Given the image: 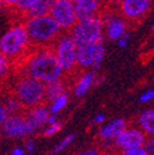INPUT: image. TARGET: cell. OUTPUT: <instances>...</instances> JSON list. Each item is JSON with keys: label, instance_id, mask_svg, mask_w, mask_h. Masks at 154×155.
<instances>
[{"label": "cell", "instance_id": "29", "mask_svg": "<svg viewBox=\"0 0 154 155\" xmlns=\"http://www.w3.org/2000/svg\"><path fill=\"white\" fill-rule=\"evenodd\" d=\"M0 114H2V116H0V121H2V124L10 117V113H9V111L5 108V106L4 105H2V108H0Z\"/></svg>", "mask_w": 154, "mask_h": 155}, {"label": "cell", "instance_id": "27", "mask_svg": "<svg viewBox=\"0 0 154 155\" xmlns=\"http://www.w3.org/2000/svg\"><path fill=\"white\" fill-rule=\"evenodd\" d=\"M144 149L148 151L149 155H154V137H150V138L146 139Z\"/></svg>", "mask_w": 154, "mask_h": 155}, {"label": "cell", "instance_id": "19", "mask_svg": "<svg viewBox=\"0 0 154 155\" xmlns=\"http://www.w3.org/2000/svg\"><path fill=\"white\" fill-rule=\"evenodd\" d=\"M141 128L149 135H154V111L149 110L141 114L139 117Z\"/></svg>", "mask_w": 154, "mask_h": 155}, {"label": "cell", "instance_id": "15", "mask_svg": "<svg viewBox=\"0 0 154 155\" xmlns=\"http://www.w3.org/2000/svg\"><path fill=\"white\" fill-rule=\"evenodd\" d=\"M25 116L30 123V126L32 127L33 130H36L37 128H40L41 126H43L45 123L48 122L49 120V111L46 107V105L35 107L30 111L25 112Z\"/></svg>", "mask_w": 154, "mask_h": 155}, {"label": "cell", "instance_id": "31", "mask_svg": "<svg viewBox=\"0 0 154 155\" xmlns=\"http://www.w3.org/2000/svg\"><path fill=\"white\" fill-rule=\"evenodd\" d=\"M139 100H141V102H147V101L154 100V91H148V92L143 94Z\"/></svg>", "mask_w": 154, "mask_h": 155}, {"label": "cell", "instance_id": "11", "mask_svg": "<svg viewBox=\"0 0 154 155\" xmlns=\"http://www.w3.org/2000/svg\"><path fill=\"white\" fill-rule=\"evenodd\" d=\"M74 4L78 21L101 16V14L105 11L104 0H74Z\"/></svg>", "mask_w": 154, "mask_h": 155}, {"label": "cell", "instance_id": "18", "mask_svg": "<svg viewBox=\"0 0 154 155\" xmlns=\"http://www.w3.org/2000/svg\"><path fill=\"white\" fill-rule=\"evenodd\" d=\"M95 80V76L92 73H82V75L78 78V80H75L74 83V94L78 97H82V96L90 89V86L92 85Z\"/></svg>", "mask_w": 154, "mask_h": 155}, {"label": "cell", "instance_id": "17", "mask_svg": "<svg viewBox=\"0 0 154 155\" xmlns=\"http://www.w3.org/2000/svg\"><path fill=\"white\" fill-rule=\"evenodd\" d=\"M55 2L57 0H37V3L26 12L25 17L31 18V17H41L49 15L52 6L54 5Z\"/></svg>", "mask_w": 154, "mask_h": 155}, {"label": "cell", "instance_id": "16", "mask_svg": "<svg viewBox=\"0 0 154 155\" xmlns=\"http://www.w3.org/2000/svg\"><path fill=\"white\" fill-rule=\"evenodd\" d=\"M68 83L64 76L47 84V102H54L59 96L67 94Z\"/></svg>", "mask_w": 154, "mask_h": 155}, {"label": "cell", "instance_id": "36", "mask_svg": "<svg viewBox=\"0 0 154 155\" xmlns=\"http://www.w3.org/2000/svg\"><path fill=\"white\" fill-rule=\"evenodd\" d=\"M26 148H27V150H28V151H31V150L33 149V147H32V143H31V142H28V143H27V145H26Z\"/></svg>", "mask_w": 154, "mask_h": 155}, {"label": "cell", "instance_id": "7", "mask_svg": "<svg viewBox=\"0 0 154 155\" xmlns=\"http://www.w3.org/2000/svg\"><path fill=\"white\" fill-rule=\"evenodd\" d=\"M49 15L61 26L63 32H70L78 24L74 0H57L52 6Z\"/></svg>", "mask_w": 154, "mask_h": 155}, {"label": "cell", "instance_id": "25", "mask_svg": "<svg viewBox=\"0 0 154 155\" xmlns=\"http://www.w3.org/2000/svg\"><path fill=\"white\" fill-rule=\"evenodd\" d=\"M122 155H149V154L143 147H141V148H133V149L123 150Z\"/></svg>", "mask_w": 154, "mask_h": 155}, {"label": "cell", "instance_id": "32", "mask_svg": "<svg viewBox=\"0 0 154 155\" xmlns=\"http://www.w3.org/2000/svg\"><path fill=\"white\" fill-rule=\"evenodd\" d=\"M128 42H129V35H128V33H126L123 37H121L120 40L117 41V43H119V46H120L121 48H125V47L128 45Z\"/></svg>", "mask_w": 154, "mask_h": 155}, {"label": "cell", "instance_id": "30", "mask_svg": "<svg viewBox=\"0 0 154 155\" xmlns=\"http://www.w3.org/2000/svg\"><path fill=\"white\" fill-rule=\"evenodd\" d=\"M100 149L99 148H89L82 153H79L78 155H100Z\"/></svg>", "mask_w": 154, "mask_h": 155}, {"label": "cell", "instance_id": "28", "mask_svg": "<svg viewBox=\"0 0 154 155\" xmlns=\"http://www.w3.org/2000/svg\"><path fill=\"white\" fill-rule=\"evenodd\" d=\"M0 2H2V4H3L4 8H8V9H11L12 8V9H15L20 0H0Z\"/></svg>", "mask_w": 154, "mask_h": 155}, {"label": "cell", "instance_id": "22", "mask_svg": "<svg viewBox=\"0 0 154 155\" xmlns=\"http://www.w3.org/2000/svg\"><path fill=\"white\" fill-rule=\"evenodd\" d=\"M68 100H69V97H68V92L64 94V95H62V96H59V97L53 102V105H52V107H51V112H52V113L59 112V111L68 104Z\"/></svg>", "mask_w": 154, "mask_h": 155}, {"label": "cell", "instance_id": "26", "mask_svg": "<svg viewBox=\"0 0 154 155\" xmlns=\"http://www.w3.org/2000/svg\"><path fill=\"white\" fill-rule=\"evenodd\" d=\"M73 139H74V134L68 135V137H67V138H65V139H64V140H63L58 147H55V148H54V150H53V151H54V153H59V151H62L65 147H68V144H69Z\"/></svg>", "mask_w": 154, "mask_h": 155}, {"label": "cell", "instance_id": "1", "mask_svg": "<svg viewBox=\"0 0 154 155\" xmlns=\"http://www.w3.org/2000/svg\"><path fill=\"white\" fill-rule=\"evenodd\" d=\"M12 67L15 75H27L46 84L52 83L64 75L53 47L32 48V51L22 61Z\"/></svg>", "mask_w": 154, "mask_h": 155}, {"label": "cell", "instance_id": "5", "mask_svg": "<svg viewBox=\"0 0 154 155\" xmlns=\"http://www.w3.org/2000/svg\"><path fill=\"white\" fill-rule=\"evenodd\" d=\"M69 33L76 47L99 43L104 41L105 25L101 16H96L88 18V20L78 21V24Z\"/></svg>", "mask_w": 154, "mask_h": 155}, {"label": "cell", "instance_id": "34", "mask_svg": "<svg viewBox=\"0 0 154 155\" xmlns=\"http://www.w3.org/2000/svg\"><path fill=\"white\" fill-rule=\"evenodd\" d=\"M104 120H105V117L102 114H99V116H96V118L94 120V123H101V122H104Z\"/></svg>", "mask_w": 154, "mask_h": 155}, {"label": "cell", "instance_id": "14", "mask_svg": "<svg viewBox=\"0 0 154 155\" xmlns=\"http://www.w3.org/2000/svg\"><path fill=\"white\" fill-rule=\"evenodd\" d=\"M126 129V122L125 120H116L113 121L112 123L107 124L106 127L101 128L100 132H99V138L106 144L109 142H113L115 143V139H116L119 135Z\"/></svg>", "mask_w": 154, "mask_h": 155}, {"label": "cell", "instance_id": "3", "mask_svg": "<svg viewBox=\"0 0 154 155\" xmlns=\"http://www.w3.org/2000/svg\"><path fill=\"white\" fill-rule=\"evenodd\" d=\"M24 26L33 48L53 47L57 40L64 33L51 15L26 18L24 21Z\"/></svg>", "mask_w": 154, "mask_h": 155}, {"label": "cell", "instance_id": "20", "mask_svg": "<svg viewBox=\"0 0 154 155\" xmlns=\"http://www.w3.org/2000/svg\"><path fill=\"white\" fill-rule=\"evenodd\" d=\"M36 3H37V0H20V2H18V4H17V6L15 8V10H16V12H18V14H21L22 16H25L26 12H27Z\"/></svg>", "mask_w": 154, "mask_h": 155}, {"label": "cell", "instance_id": "10", "mask_svg": "<svg viewBox=\"0 0 154 155\" xmlns=\"http://www.w3.org/2000/svg\"><path fill=\"white\" fill-rule=\"evenodd\" d=\"M33 132L25 113L11 114L3 123V133L8 138H21Z\"/></svg>", "mask_w": 154, "mask_h": 155}, {"label": "cell", "instance_id": "21", "mask_svg": "<svg viewBox=\"0 0 154 155\" xmlns=\"http://www.w3.org/2000/svg\"><path fill=\"white\" fill-rule=\"evenodd\" d=\"M12 67V62L9 61L5 55H0V74H2V78L5 79V78L9 75V71Z\"/></svg>", "mask_w": 154, "mask_h": 155}, {"label": "cell", "instance_id": "13", "mask_svg": "<svg viewBox=\"0 0 154 155\" xmlns=\"http://www.w3.org/2000/svg\"><path fill=\"white\" fill-rule=\"evenodd\" d=\"M102 42L94 43V45H86L78 47V55H76V61H78V69L84 70L89 67H92L96 53H98L100 46Z\"/></svg>", "mask_w": 154, "mask_h": 155}, {"label": "cell", "instance_id": "23", "mask_svg": "<svg viewBox=\"0 0 154 155\" xmlns=\"http://www.w3.org/2000/svg\"><path fill=\"white\" fill-rule=\"evenodd\" d=\"M104 57H105V47H104V43H102L100 46L98 53H96V57H95V61H94V64H92L94 70H98L99 69V67H100V64H101V62L104 59Z\"/></svg>", "mask_w": 154, "mask_h": 155}, {"label": "cell", "instance_id": "24", "mask_svg": "<svg viewBox=\"0 0 154 155\" xmlns=\"http://www.w3.org/2000/svg\"><path fill=\"white\" fill-rule=\"evenodd\" d=\"M61 128H62V123L61 122H57L54 124H49V127L43 132V135L45 137H51V135L55 134L57 132H59Z\"/></svg>", "mask_w": 154, "mask_h": 155}, {"label": "cell", "instance_id": "9", "mask_svg": "<svg viewBox=\"0 0 154 155\" xmlns=\"http://www.w3.org/2000/svg\"><path fill=\"white\" fill-rule=\"evenodd\" d=\"M101 18L105 25V37L109 41H119L121 37H123L127 33L128 24L121 15L110 11H104L101 14Z\"/></svg>", "mask_w": 154, "mask_h": 155}, {"label": "cell", "instance_id": "12", "mask_svg": "<svg viewBox=\"0 0 154 155\" xmlns=\"http://www.w3.org/2000/svg\"><path fill=\"white\" fill-rule=\"evenodd\" d=\"M144 143H146V137L143 132H141L139 129H127L126 128L115 139V145L119 149H121L122 151L133 149V148L144 147Z\"/></svg>", "mask_w": 154, "mask_h": 155}, {"label": "cell", "instance_id": "4", "mask_svg": "<svg viewBox=\"0 0 154 155\" xmlns=\"http://www.w3.org/2000/svg\"><path fill=\"white\" fill-rule=\"evenodd\" d=\"M32 48L24 22L12 25L0 40V52L12 62V65L22 61Z\"/></svg>", "mask_w": 154, "mask_h": 155}, {"label": "cell", "instance_id": "2", "mask_svg": "<svg viewBox=\"0 0 154 155\" xmlns=\"http://www.w3.org/2000/svg\"><path fill=\"white\" fill-rule=\"evenodd\" d=\"M8 92L15 96L25 111L48 104L47 84L27 75H15L14 83L9 87Z\"/></svg>", "mask_w": 154, "mask_h": 155}, {"label": "cell", "instance_id": "33", "mask_svg": "<svg viewBox=\"0 0 154 155\" xmlns=\"http://www.w3.org/2000/svg\"><path fill=\"white\" fill-rule=\"evenodd\" d=\"M100 155H120L117 151H115L113 149H106V150H101Z\"/></svg>", "mask_w": 154, "mask_h": 155}, {"label": "cell", "instance_id": "38", "mask_svg": "<svg viewBox=\"0 0 154 155\" xmlns=\"http://www.w3.org/2000/svg\"><path fill=\"white\" fill-rule=\"evenodd\" d=\"M150 2H152V0H150Z\"/></svg>", "mask_w": 154, "mask_h": 155}, {"label": "cell", "instance_id": "37", "mask_svg": "<svg viewBox=\"0 0 154 155\" xmlns=\"http://www.w3.org/2000/svg\"><path fill=\"white\" fill-rule=\"evenodd\" d=\"M152 27H153V30H154V21H153V25H152Z\"/></svg>", "mask_w": 154, "mask_h": 155}, {"label": "cell", "instance_id": "8", "mask_svg": "<svg viewBox=\"0 0 154 155\" xmlns=\"http://www.w3.org/2000/svg\"><path fill=\"white\" fill-rule=\"evenodd\" d=\"M150 0H121L119 5L120 15L127 22L136 24L148 14Z\"/></svg>", "mask_w": 154, "mask_h": 155}, {"label": "cell", "instance_id": "35", "mask_svg": "<svg viewBox=\"0 0 154 155\" xmlns=\"http://www.w3.org/2000/svg\"><path fill=\"white\" fill-rule=\"evenodd\" d=\"M12 155H24V151H22V149H15L12 151Z\"/></svg>", "mask_w": 154, "mask_h": 155}, {"label": "cell", "instance_id": "6", "mask_svg": "<svg viewBox=\"0 0 154 155\" xmlns=\"http://www.w3.org/2000/svg\"><path fill=\"white\" fill-rule=\"evenodd\" d=\"M53 51L57 55L64 75L72 76L78 73V61H76V55H78V47L74 43L73 38L69 32H64L57 42L53 45Z\"/></svg>", "mask_w": 154, "mask_h": 155}]
</instances>
